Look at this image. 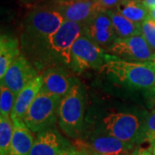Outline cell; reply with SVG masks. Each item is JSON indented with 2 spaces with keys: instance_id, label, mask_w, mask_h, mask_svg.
<instances>
[{
  "instance_id": "obj_23",
  "label": "cell",
  "mask_w": 155,
  "mask_h": 155,
  "mask_svg": "<svg viewBox=\"0 0 155 155\" xmlns=\"http://www.w3.org/2000/svg\"><path fill=\"white\" fill-rule=\"evenodd\" d=\"M141 35L155 53V22L153 20L148 18L141 23Z\"/></svg>"
},
{
  "instance_id": "obj_7",
  "label": "cell",
  "mask_w": 155,
  "mask_h": 155,
  "mask_svg": "<svg viewBox=\"0 0 155 155\" xmlns=\"http://www.w3.org/2000/svg\"><path fill=\"white\" fill-rule=\"evenodd\" d=\"M105 54V50L83 34L72 46L70 67L77 72L102 68Z\"/></svg>"
},
{
  "instance_id": "obj_22",
  "label": "cell",
  "mask_w": 155,
  "mask_h": 155,
  "mask_svg": "<svg viewBox=\"0 0 155 155\" xmlns=\"http://www.w3.org/2000/svg\"><path fill=\"white\" fill-rule=\"evenodd\" d=\"M143 142H148L151 145L155 142V109L147 116L141 140V143Z\"/></svg>"
},
{
  "instance_id": "obj_1",
  "label": "cell",
  "mask_w": 155,
  "mask_h": 155,
  "mask_svg": "<svg viewBox=\"0 0 155 155\" xmlns=\"http://www.w3.org/2000/svg\"><path fill=\"white\" fill-rule=\"evenodd\" d=\"M63 22L62 16L49 5L35 9L23 22V48H25L37 55L48 54L50 40Z\"/></svg>"
},
{
  "instance_id": "obj_17",
  "label": "cell",
  "mask_w": 155,
  "mask_h": 155,
  "mask_svg": "<svg viewBox=\"0 0 155 155\" xmlns=\"http://www.w3.org/2000/svg\"><path fill=\"white\" fill-rule=\"evenodd\" d=\"M19 41L17 38L1 35L0 38V78L2 79L8 68L20 55Z\"/></svg>"
},
{
  "instance_id": "obj_8",
  "label": "cell",
  "mask_w": 155,
  "mask_h": 155,
  "mask_svg": "<svg viewBox=\"0 0 155 155\" xmlns=\"http://www.w3.org/2000/svg\"><path fill=\"white\" fill-rule=\"evenodd\" d=\"M74 146L89 155H116L130 153L134 145L126 143L103 131H96L87 139L75 140Z\"/></svg>"
},
{
  "instance_id": "obj_3",
  "label": "cell",
  "mask_w": 155,
  "mask_h": 155,
  "mask_svg": "<svg viewBox=\"0 0 155 155\" xmlns=\"http://www.w3.org/2000/svg\"><path fill=\"white\" fill-rule=\"evenodd\" d=\"M85 97L84 89L78 81L62 97L58 110L59 125L67 136L77 140L84 131Z\"/></svg>"
},
{
  "instance_id": "obj_6",
  "label": "cell",
  "mask_w": 155,
  "mask_h": 155,
  "mask_svg": "<svg viewBox=\"0 0 155 155\" xmlns=\"http://www.w3.org/2000/svg\"><path fill=\"white\" fill-rule=\"evenodd\" d=\"M83 34L84 24L64 20L50 40L48 54L58 62L70 66L72 46Z\"/></svg>"
},
{
  "instance_id": "obj_10",
  "label": "cell",
  "mask_w": 155,
  "mask_h": 155,
  "mask_svg": "<svg viewBox=\"0 0 155 155\" xmlns=\"http://www.w3.org/2000/svg\"><path fill=\"white\" fill-rule=\"evenodd\" d=\"M61 14L64 20L81 24L88 22L103 10L97 0H66L54 1L49 5Z\"/></svg>"
},
{
  "instance_id": "obj_29",
  "label": "cell",
  "mask_w": 155,
  "mask_h": 155,
  "mask_svg": "<svg viewBox=\"0 0 155 155\" xmlns=\"http://www.w3.org/2000/svg\"><path fill=\"white\" fill-rule=\"evenodd\" d=\"M149 18L155 22V6L149 9Z\"/></svg>"
},
{
  "instance_id": "obj_34",
  "label": "cell",
  "mask_w": 155,
  "mask_h": 155,
  "mask_svg": "<svg viewBox=\"0 0 155 155\" xmlns=\"http://www.w3.org/2000/svg\"><path fill=\"white\" fill-rule=\"evenodd\" d=\"M52 2H54V1H66V0H51Z\"/></svg>"
},
{
  "instance_id": "obj_15",
  "label": "cell",
  "mask_w": 155,
  "mask_h": 155,
  "mask_svg": "<svg viewBox=\"0 0 155 155\" xmlns=\"http://www.w3.org/2000/svg\"><path fill=\"white\" fill-rule=\"evenodd\" d=\"M43 86L42 76H37L17 94L11 112V119H22Z\"/></svg>"
},
{
  "instance_id": "obj_25",
  "label": "cell",
  "mask_w": 155,
  "mask_h": 155,
  "mask_svg": "<svg viewBox=\"0 0 155 155\" xmlns=\"http://www.w3.org/2000/svg\"><path fill=\"white\" fill-rule=\"evenodd\" d=\"M80 153H81V151L78 149L74 145H72L69 148H67L63 153H61L60 155H80Z\"/></svg>"
},
{
  "instance_id": "obj_5",
  "label": "cell",
  "mask_w": 155,
  "mask_h": 155,
  "mask_svg": "<svg viewBox=\"0 0 155 155\" xmlns=\"http://www.w3.org/2000/svg\"><path fill=\"white\" fill-rule=\"evenodd\" d=\"M61 97L41 91L34 100L22 121L33 132L40 133L52 128L58 120V110Z\"/></svg>"
},
{
  "instance_id": "obj_32",
  "label": "cell",
  "mask_w": 155,
  "mask_h": 155,
  "mask_svg": "<svg viewBox=\"0 0 155 155\" xmlns=\"http://www.w3.org/2000/svg\"><path fill=\"white\" fill-rule=\"evenodd\" d=\"M152 61H153V62L155 64V53L153 54V60H152Z\"/></svg>"
},
{
  "instance_id": "obj_24",
  "label": "cell",
  "mask_w": 155,
  "mask_h": 155,
  "mask_svg": "<svg viewBox=\"0 0 155 155\" xmlns=\"http://www.w3.org/2000/svg\"><path fill=\"white\" fill-rule=\"evenodd\" d=\"M122 0H97L101 7L104 11L116 10L117 6L122 3Z\"/></svg>"
},
{
  "instance_id": "obj_30",
  "label": "cell",
  "mask_w": 155,
  "mask_h": 155,
  "mask_svg": "<svg viewBox=\"0 0 155 155\" xmlns=\"http://www.w3.org/2000/svg\"><path fill=\"white\" fill-rule=\"evenodd\" d=\"M151 152L153 153V154L155 155V142L151 145Z\"/></svg>"
},
{
  "instance_id": "obj_27",
  "label": "cell",
  "mask_w": 155,
  "mask_h": 155,
  "mask_svg": "<svg viewBox=\"0 0 155 155\" xmlns=\"http://www.w3.org/2000/svg\"><path fill=\"white\" fill-rule=\"evenodd\" d=\"M21 1L27 5H36L40 3L43 2L44 0H21Z\"/></svg>"
},
{
  "instance_id": "obj_16",
  "label": "cell",
  "mask_w": 155,
  "mask_h": 155,
  "mask_svg": "<svg viewBox=\"0 0 155 155\" xmlns=\"http://www.w3.org/2000/svg\"><path fill=\"white\" fill-rule=\"evenodd\" d=\"M12 121L14 129L10 155H29L35 141L32 131L26 126L22 119Z\"/></svg>"
},
{
  "instance_id": "obj_21",
  "label": "cell",
  "mask_w": 155,
  "mask_h": 155,
  "mask_svg": "<svg viewBox=\"0 0 155 155\" xmlns=\"http://www.w3.org/2000/svg\"><path fill=\"white\" fill-rule=\"evenodd\" d=\"M17 95L5 84L0 86V116L10 117L15 105Z\"/></svg>"
},
{
  "instance_id": "obj_31",
  "label": "cell",
  "mask_w": 155,
  "mask_h": 155,
  "mask_svg": "<svg viewBox=\"0 0 155 155\" xmlns=\"http://www.w3.org/2000/svg\"><path fill=\"white\" fill-rule=\"evenodd\" d=\"M80 150V149H79ZM81 151V153H80V155H89L86 152H84V151H83V150H80Z\"/></svg>"
},
{
  "instance_id": "obj_28",
  "label": "cell",
  "mask_w": 155,
  "mask_h": 155,
  "mask_svg": "<svg viewBox=\"0 0 155 155\" xmlns=\"http://www.w3.org/2000/svg\"><path fill=\"white\" fill-rule=\"evenodd\" d=\"M141 1L147 9H150V8L155 6V0H141Z\"/></svg>"
},
{
  "instance_id": "obj_26",
  "label": "cell",
  "mask_w": 155,
  "mask_h": 155,
  "mask_svg": "<svg viewBox=\"0 0 155 155\" xmlns=\"http://www.w3.org/2000/svg\"><path fill=\"white\" fill-rule=\"evenodd\" d=\"M131 155H153V153L151 152V150L146 149V148H141V147H138L133 150Z\"/></svg>"
},
{
  "instance_id": "obj_12",
  "label": "cell",
  "mask_w": 155,
  "mask_h": 155,
  "mask_svg": "<svg viewBox=\"0 0 155 155\" xmlns=\"http://www.w3.org/2000/svg\"><path fill=\"white\" fill-rule=\"evenodd\" d=\"M37 76H39L37 71L32 67L28 59L20 54L6 71L4 78L1 79V84L6 85L17 96Z\"/></svg>"
},
{
  "instance_id": "obj_14",
  "label": "cell",
  "mask_w": 155,
  "mask_h": 155,
  "mask_svg": "<svg viewBox=\"0 0 155 155\" xmlns=\"http://www.w3.org/2000/svg\"><path fill=\"white\" fill-rule=\"evenodd\" d=\"M42 90L61 98L70 91L77 82V79L71 77L69 73L61 67L48 68L42 75Z\"/></svg>"
},
{
  "instance_id": "obj_18",
  "label": "cell",
  "mask_w": 155,
  "mask_h": 155,
  "mask_svg": "<svg viewBox=\"0 0 155 155\" xmlns=\"http://www.w3.org/2000/svg\"><path fill=\"white\" fill-rule=\"evenodd\" d=\"M112 21L118 38H126L141 35V24L134 22L122 16L116 10L107 11Z\"/></svg>"
},
{
  "instance_id": "obj_4",
  "label": "cell",
  "mask_w": 155,
  "mask_h": 155,
  "mask_svg": "<svg viewBox=\"0 0 155 155\" xmlns=\"http://www.w3.org/2000/svg\"><path fill=\"white\" fill-rule=\"evenodd\" d=\"M147 117L132 112H113L103 119V131L132 145L141 143Z\"/></svg>"
},
{
  "instance_id": "obj_20",
  "label": "cell",
  "mask_w": 155,
  "mask_h": 155,
  "mask_svg": "<svg viewBox=\"0 0 155 155\" xmlns=\"http://www.w3.org/2000/svg\"><path fill=\"white\" fill-rule=\"evenodd\" d=\"M13 129L11 116H0V155H10Z\"/></svg>"
},
{
  "instance_id": "obj_9",
  "label": "cell",
  "mask_w": 155,
  "mask_h": 155,
  "mask_svg": "<svg viewBox=\"0 0 155 155\" xmlns=\"http://www.w3.org/2000/svg\"><path fill=\"white\" fill-rule=\"evenodd\" d=\"M107 53L125 61L135 62L152 61L154 54L142 35L117 38Z\"/></svg>"
},
{
  "instance_id": "obj_33",
  "label": "cell",
  "mask_w": 155,
  "mask_h": 155,
  "mask_svg": "<svg viewBox=\"0 0 155 155\" xmlns=\"http://www.w3.org/2000/svg\"><path fill=\"white\" fill-rule=\"evenodd\" d=\"M116 155H131L130 153H121V154H116Z\"/></svg>"
},
{
  "instance_id": "obj_2",
  "label": "cell",
  "mask_w": 155,
  "mask_h": 155,
  "mask_svg": "<svg viewBox=\"0 0 155 155\" xmlns=\"http://www.w3.org/2000/svg\"><path fill=\"white\" fill-rule=\"evenodd\" d=\"M102 71L128 87L137 90L155 89V64L153 61H127L106 54Z\"/></svg>"
},
{
  "instance_id": "obj_13",
  "label": "cell",
  "mask_w": 155,
  "mask_h": 155,
  "mask_svg": "<svg viewBox=\"0 0 155 155\" xmlns=\"http://www.w3.org/2000/svg\"><path fill=\"white\" fill-rule=\"evenodd\" d=\"M71 146L57 130L49 128L38 133L29 155H60Z\"/></svg>"
},
{
  "instance_id": "obj_19",
  "label": "cell",
  "mask_w": 155,
  "mask_h": 155,
  "mask_svg": "<svg viewBox=\"0 0 155 155\" xmlns=\"http://www.w3.org/2000/svg\"><path fill=\"white\" fill-rule=\"evenodd\" d=\"M116 10L129 20L140 24L149 18V9L141 0H122Z\"/></svg>"
},
{
  "instance_id": "obj_11",
  "label": "cell",
  "mask_w": 155,
  "mask_h": 155,
  "mask_svg": "<svg viewBox=\"0 0 155 155\" xmlns=\"http://www.w3.org/2000/svg\"><path fill=\"white\" fill-rule=\"evenodd\" d=\"M84 35L105 51H108L118 38L107 11L97 12L88 22L84 24Z\"/></svg>"
}]
</instances>
